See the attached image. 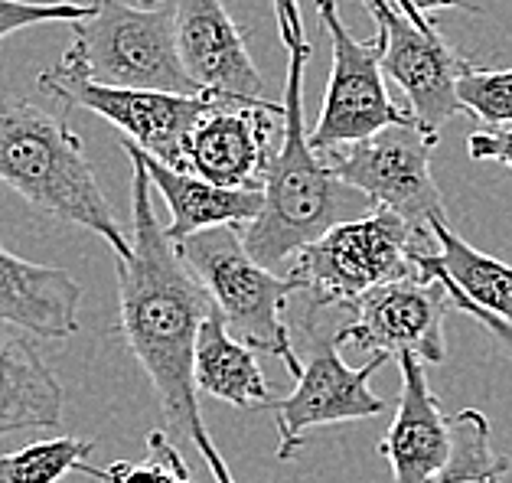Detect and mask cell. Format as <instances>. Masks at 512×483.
<instances>
[{
  "label": "cell",
  "instance_id": "cell-21",
  "mask_svg": "<svg viewBox=\"0 0 512 483\" xmlns=\"http://www.w3.org/2000/svg\"><path fill=\"white\" fill-rule=\"evenodd\" d=\"M509 457L493 448L490 418L480 408H460L451 415V457L434 483H503Z\"/></svg>",
  "mask_w": 512,
  "mask_h": 483
},
{
  "label": "cell",
  "instance_id": "cell-7",
  "mask_svg": "<svg viewBox=\"0 0 512 483\" xmlns=\"http://www.w3.org/2000/svg\"><path fill=\"white\" fill-rule=\"evenodd\" d=\"M437 138L415 125H392L376 138L336 147L323 154L327 167L343 187L366 196L372 209H389L411 229L431 235L434 219H447L441 190L431 177V151Z\"/></svg>",
  "mask_w": 512,
  "mask_h": 483
},
{
  "label": "cell",
  "instance_id": "cell-28",
  "mask_svg": "<svg viewBox=\"0 0 512 483\" xmlns=\"http://www.w3.org/2000/svg\"><path fill=\"white\" fill-rule=\"evenodd\" d=\"M274 4H281V0H274Z\"/></svg>",
  "mask_w": 512,
  "mask_h": 483
},
{
  "label": "cell",
  "instance_id": "cell-15",
  "mask_svg": "<svg viewBox=\"0 0 512 483\" xmlns=\"http://www.w3.org/2000/svg\"><path fill=\"white\" fill-rule=\"evenodd\" d=\"M398 369L402 392L379 454L389 461L395 483H434L451 457V418L441 412L418 356H398Z\"/></svg>",
  "mask_w": 512,
  "mask_h": 483
},
{
  "label": "cell",
  "instance_id": "cell-20",
  "mask_svg": "<svg viewBox=\"0 0 512 483\" xmlns=\"http://www.w3.org/2000/svg\"><path fill=\"white\" fill-rule=\"evenodd\" d=\"M193 379L199 392H206L226 405L245 408V412L274 402L268 379L255 359V350H248L242 340L232 337L226 330V320L216 314V307H212V314L199 327Z\"/></svg>",
  "mask_w": 512,
  "mask_h": 483
},
{
  "label": "cell",
  "instance_id": "cell-13",
  "mask_svg": "<svg viewBox=\"0 0 512 483\" xmlns=\"http://www.w3.org/2000/svg\"><path fill=\"white\" fill-rule=\"evenodd\" d=\"M284 105H248L235 98H212L186 134L183 164L212 187L261 190L271 164V128Z\"/></svg>",
  "mask_w": 512,
  "mask_h": 483
},
{
  "label": "cell",
  "instance_id": "cell-16",
  "mask_svg": "<svg viewBox=\"0 0 512 483\" xmlns=\"http://www.w3.org/2000/svg\"><path fill=\"white\" fill-rule=\"evenodd\" d=\"M82 288L66 268L36 265L0 249V324L40 340H69L79 330Z\"/></svg>",
  "mask_w": 512,
  "mask_h": 483
},
{
  "label": "cell",
  "instance_id": "cell-10",
  "mask_svg": "<svg viewBox=\"0 0 512 483\" xmlns=\"http://www.w3.org/2000/svg\"><path fill=\"white\" fill-rule=\"evenodd\" d=\"M376 20V46L382 56V72L389 76L408 98V115L428 134H441V128L460 115L457 79L467 59H460L434 23H415L395 7V0H362Z\"/></svg>",
  "mask_w": 512,
  "mask_h": 483
},
{
  "label": "cell",
  "instance_id": "cell-6",
  "mask_svg": "<svg viewBox=\"0 0 512 483\" xmlns=\"http://www.w3.org/2000/svg\"><path fill=\"white\" fill-rule=\"evenodd\" d=\"M434 235L411 229L389 209H369L359 219H343L307 245L287 268L297 294H307L310 311L353 307L362 294L415 275V255L434 252Z\"/></svg>",
  "mask_w": 512,
  "mask_h": 483
},
{
  "label": "cell",
  "instance_id": "cell-5",
  "mask_svg": "<svg viewBox=\"0 0 512 483\" xmlns=\"http://www.w3.org/2000/svg\"><path fill=\"white\" fill-rule=\"evenodd\" d=\"M177 252L203 284L235 340H242L248 350L278 356L294 379L304 373V363L291 343V327L284 320V307L291 294H297V284L261 268L248 255L239 226L196 232L177 245Z\"/></svg>",
  "mask_w": 512,
  "mask_h": 483
},
{
  "label": "cell",
  "instance_id": "cell-11",
  "mask_svg": "<svg viewBox=\"0 0 512 483\" xmlns=\"http://www.w3.org/2000/svg\"><path fill=\"white\" fill-rule=\"evenodd\" d=\"M349 320L333 330L336 346H356L362 353L418 356L421 363H444V317L451 297L437 278L415 271L408 278L382 284L346 307Z\"/></svg>",
  "mask_w": 512,
  "mask_h": 483
},
{
  "label": "cell",
  "instance_id": "cell-23",
  "mask_svg": "<svg viewBox=\"0 0 512 483\" xmlns=\"http://www.w3.org/2000/svg\"><path fill=\"white\" fill-rule=\"evenodd\" d=\"M82 474L95 477L98 483H193L190 467H186L177 444L170 441L167 431L154 428L147 435V457L141 464L118 461L111 467L82 464Z\"/></svg>",
  "mask_w": 512,
  "mask_h": 483
},
{
  "label": "cell",
  "instance_id": "cell-1",
  "mask_svg": "<svg viewBox=\"0 0 512 483\" xmlns=\"http://www.w3.org/2000/svg\"><path fill=\"white\" fill-rule=\"evenodd\" d=\"M131 203V255L118 258V330L151 379L164 428L203 457L212 480L235 483L199 412V389L193 379L196 337L212 314V301L180 258L177 242H170L167 229L157 226L151 177L134 157Z\"/></svg>",
  "mask_w": 512,
  "mask_h": 483
},
{
  "label": "cell",
  "instance_id": "cell-26",
  "mask_svg": "<svg viewBox=\"0 0 512 483\" xmlns=\"http://www.w3.org/2000/svg\"><path fill=\"white\" fill-rule=\"evenodd\" d=\"M467 154L473 160H496L512 170V128L499 131H473L467 138Z\"/></svg>",
  "mask_w": 512,
  "mask_h": 483
},
{
  "label": "cell",
  "instance_id": "cell-22",
  "mask_svg": "<svg viewBox=\"0 0 512 483\" xmlns=\"http://www.w3.org/2000/svg\"><path fill=\"white\" fill-rule=\"evenodd\" d=\"M95 451V441L82 438H49L0 454V483H59L85 464V454Z\"/></svg>",
  "mask_w": 512,
  "mask_h": 483
},
{
  "label": "cell",
  "instance_id": "cell-24",
  "mask_svg": "<svg viewBox=\"0 0 512 483\" xmlns=\"http://www.w3.org/2000/svg\"><path fill=\"white\" fill-rule=\"evenodd\" d=\"M460 108L483 121L486 131L512 128V69H483L467 63L457 79Z\"/></svg>",
  "mask_w": 512,
  "mask_h": 483
},
{
  "label": "cell",
  "instance_id": "cell-19",
  "mask_svg": "<svg viewBox=\"0 0 512 483\" xmlns=\"http://www.w3.org/2000/svg\"><path fill=\"white\" fill-rule=\"evenodd\" d=\"M437 252H418L415 268L428 278L447 281L457 294H464L473 307L490 317L512 324V265L473 249L447 226V219L431 222Z\"/></svg>",
  "mask_w": 512,
  "mask_h": 483
},
{
  "label": "cell",
  "instance_id": "cell-3",
  "mask_svg": "<svg viewBox=\"0 0 512 483\" xmlns=\"http://www.w3.org/2000/svg\"><path fill=\"white\" fill-rule=\"evenodd\" d=\"M0 183L40 213L102 235L115 258L131 255V239L98 187L82 138L17 95L0 98Z\"/></svg>",
  "mask_w": 512,
  "mask_h": 483
},
{
  "label": "cell",
  "instance_id": "cell-18",
  "mask_svg": "<svg viewBox=\"0 0 512 483\" xmlns=\"http://www.w3.org/2000/svg\"><path fill=\"white\" fill-rule=\"evenodd\" d=\"M62 386L27 337L0 333V438L62 425Z\"/></svg>",
  "mask_w": 512,
  "mask_h": 483
},
{
  "label": "cell",
  "instance_id": "cell-12",
  "mask_svg": "<svg viewBox=\"0 0 512 483\" xmlns=\"http://www.w3.org/2000/svg\"><path fill=\"white\" fill-rule=\"evenodd\" d=\"M385 359L389 356L376 353L366 366H349L333 337H317V350H310V363L297 376L294 392L268 405L278 428L281 461L297 457L307 444V431L382 415L389 402L369 389V379L385 366Z\"/></svg>",
  "mask_w": 512,
  "mask_h": 483
},
{
  "label": "cell",
  "instance_id": "cell-8",
  "mask_svg": "<svg viewBox=\"0 0 512 483\" xmlns=\"http://www.w3.org/2000/svg\"><path fill=\"white\" fill-rule=\"evenodd\" d=\"M317 14L333 46L327 95H323L317 125L310 128V147L323 157L336 147L376 138L392 125H405L411 115L389 98L376 40H356L336 10V0H317Z\"/></svg>",
  "mask_w": 512,
  "mask_h": 483
},
{
  "label": "cell",
  "instance_id": "cell-2",
  "mask_svg": "<svg viewBox=\"0 0 512 483\" xmlns=\"http://www.w3.org/2000/svg\"><path fill=\"white\" fill-rule=\"evenodd\" d=\"M281 43L287 49V79H284V134L281 147L271 154V164L261 183V213L252 226H245L242 242L248 255L261 268H278L294 262L307 245L327 235L349 203V187L333 177L327 160L310 147V131L304 125V72L310 63V46L304 33L301 0L274 4Z\"/></svg>",
  "mask_w": 512,
  "mask_h": 483
},
{
  "label": "cell",
  "instance_id": "cell-9",
  "mask_svg": "<svg viewBox=\"0 0 512 483\" xmlns=\"http://www.w3.org/2000/svg\"><path fill=\"white\" fill-rule=\"evenodd\" d=\"M40 89L62 105L85 108L92 115L111 121L124 131L137 151L160 160L173 170H186L183 144L199 115L212 105V95H170V92H141V89H111V85L89 82L79 72L53 69L40 72Z\"/></svg>",
  "mask_w": 512,
  "mask_h": 483
},
{
  "label": "cell",
  "instance_id": "cell-27",
  "mask_svg": "<svg viewBox=\"0 0 512 483\" xmlns=\"http://www.w3.org/2000/svg\"><path fill=\"white\" fill-rule=\"evenodd\" d=\"M395 7L402 10L405 17H411L415 23H431L434 10H470V14H480V7L473 0H395Z\"/></svg>",
  "mask_w": 512,
  "mask_h": 483
},
{
  "label": "cell",
  "instance_id": "cell-17",
  "mask_svg": "<svg viewBox=\"0 0 512 483\" xmlns=\"http://www.w3.org/2000/svg\"><path fill=\"white\" fill-rule=\"evenodd\" d=\"M124 154L134 157L137 164L147 170L151 177V187L164 196V203L170 209V226H167V239L170 242H183L196 232H209V229H222V226H252L261 213V203L265 196L261 190H222L212 187L203 177L186 170H173L160 160L147 157L144 151H137L131 141H121Z\"/></svg>",
  "mask_w": 512,
  "mask_h": 483
},
{
  "label": "cell",
  "instance_id": "cell-14",
  "mask_svg": "<svg viewBox=\"0 0 512 483\" xmlns=\"http://www.w3.org/2000/svg\"><path fill=\"white\" fill-rule=\"evenodd\" d=\"M177 53L199 92L248 105H278L265 95V79L248 53L245 33L222 0H177L173 10Z\"/></svg>",
  "mask_w": 512,
  "mask_h": 483
},
{
  "label": "cell",
  "instance_id": "cell-4",
  "mask_svg": "<svg viewBox=\"0 0 512 483\" xmlns=\"http://www.w3.org/2000/svg\"><path fill=\"white\" fill-rule=\"evenodd\" d=\"M59 66L111 89L203 95L180 63L170 10L128 0H95L92 14L72 23V46Z\"/></svg>",
  "mask_w": 512,
  "mask_h": 483
},
{
  "label": "cell",
  "instance_id": "cell-25",
  "mask_svg": "<svg viewBox=\"0 0 512 483\" xmlns=\"http://www.w3.org/2000/svg\"><path fill=\"white\" fill-rule=\"evenodd\" d=\"M92 14V4H36V0H0V43L20 30L40 27V23H79Z\"/></svg>",
  "mask_w": 512,
  "mask_h": 483
}]
</instances>
